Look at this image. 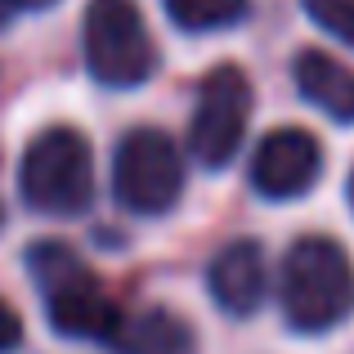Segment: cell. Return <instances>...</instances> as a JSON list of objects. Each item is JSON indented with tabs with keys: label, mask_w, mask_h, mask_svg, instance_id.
<instances>
[{
	"label": "cell",
	"mask_w": 354,
	"mask_h": 354,
	"mask_svg": "<svg viewBox=\"0 0 354 354\" xmlns=\"http://www.w3.org/2000/svg\"><path fill=\"white\" fill-rule=\"evenodd\" d=\"M27 269L36 278V292L45 296L54 332L77 341H104L113 346L121 332V305L108 296L104 278L68 247V242H32Z\"/></svg>",
	"instance_id": "obj_1"
},
{
	"label": "cell",
	"mask_w": 354,
	"mask_h": 354,
	"mask_svg": "<svg viewBox=\"0 0 354 354\" xmlns=\"http://www.w3.org/2000/svg\"><path fill=\"white\" fill-rule=\"evenodd\" d=\"M283 310L296 332H328L354 314V265L332 238H301L283 265Z\"/></svg>",
	"instance_id": "obj_2"
},
{
	"label": "cell",
	"mask_w": 354,
	"mask_h": 354,
	"mask_svg": "<svg viewBox=\"0 0 354 354\" xmlns=\"http://www.w3.org/2000/svg\"><path fill=\"white\" fill-rule=\"evenodd\" d=\"M23 202L41 216H81L95 198V153L72 126H50L27 144L18 171Z\"/></svg>",
	"instance_id": "obj_3"
},
{
	"label": "cell",
	"mask_w": 354,
	"mask_h": 354,
	"mask_svg": "<svg viewBox=\"0 0 354 354\" xmlns=\"http://www.w3.org/2000/svg\"><path fill=\"white\" fill-rule=\"evenodd\" d=\"M86 68L104 86H139L157 72V45L135 0H90L86 5Z\"/></svg>",
	"instance_id": "obj_4"
},
{
	"label": "cell",
	"mask_w": 354,
	"mask_h": 354,
	"mask_svg": "<svg viewBox=\"0 0 354 354\" xmlns=\"http://www.w3.org/2000/svg\"><path fill=\"white\" fill-rule=\"evenodd\" d=\"M113 193L135 216H166L184 193V157L162 130H130L113 157Z\"/></svg>",
	"instance_id": "obj_5"
},
{
	"label": "cell",
	"mask_w": 354,
	"mask_h": 354,
	"mask_svg": "<svg viewBox=\"0 0 354 354\" xmlns=\"http://www.w3.org/2000/svg\"><path fill=\"white\" fill-rule=\"evenodd\" d=\"M251 121V81L238 63H220L202 77L189 121V148L202 166H225Z\"/></svg>",
	"instance_id": "obj_6"
},
{
	"label": "cell",
	"mask_w": 354,
	"mask_h": 354,
	"mask_svg": "<svg viewBox=\"0 0 354 354\" xmlns=\"http://www.w3.org/2000/svg\"><path fill=\"white\" fill-rule=\"evenodd\" d=\"M323 171V148L310 130H269L260 139L256 157H251V189L269 202L301 198L305 189H314Z\"/></svg>",
	"instance_id": "obj_7"
},
{
	"label": "cell",
	"mask_w": 354,
	"mask_h": 354,
	"mask_svg": "<svg viewBox=\"0 0 354 354\" xmlns=\"http://www.w3.org/2000/svg\"><path fill=\"white\" fill-rule=\"evenodd\" d=\"M207 287H211V301L225 314H234V319L256 314L260 301H265V251H260V242H251V238L229 242L211 260Z\"/></svg>",
	"instance_id": "obj_8"
},
{
	"label": "cell",
	"mask_w": 354,
	"mask_h": 354,
	"mask_svg": "<svg viewBox=\"0 0 354 354\" xmlns=\"http://www.w3.org/2000/svg\"><path fill=\"white\" fill-rule=\"evenodd\" d=\"M296 90L305 95V104H314L332 121H354V72L341 59L323 50H301L296 54Z\"/></svg>",
	"instance_id": "obj_9"
},
{
	"label": "cell",
	"mask_w": 354,
	"mask_h": 354,
	"mask_svg": "<svg viewBox=\"0 0 354 354\" xmlns=\"http://www.w3.org/2000/svg\"><path fill=\"white\" fill-rule=\"evenodd\" d=\"M113 346L121 354H198V337L175 310L148 305V310L121 319V332Z\"/></svg>",
	"instance_id": "obj_10"
},
{
	"label": "cell",
	"mask_w": 354,
	"mask_h": 354,
	"mask_svg": "<svg viewBox=\"0 0 354 354\" xmlns=\"http://www.w3.org/2000/svg\"><path fill=\"white\" fill-rule=\"evenodd\" d=\"M166 5V18L184 32H225L247 18L251 0H162Z\"/></svg>",
	"instance_id": "obj_11"
},
{
	"label": "cell",
	"mask_w": 354,
	"mask_h": 354,
	"mask_svg": "<svg viewBox=\"0 0 354 354\" xmlns=\"http://www.w3.org/2000/svg\"><path fill=\"white\" fill-rule=\"evenodd\" d=\"M305 14L337 41L354 45V0H305Z\"/></svg>",
	"instance_id": "obj_12"
},
{
	"label": "cell",
	"mask_w": 354,
	"mask_h": 354,
	"mask_svg": "<svg viewBox=\"0 0 354 354\" xmlns=\"http://www.w3.org/2000/svg\"><path fill=\"white\" fill-rule=\"evenodd\" d=\"M18 341H23V323H18V314H14V305L0 296V354L5 350H14Z\"/></svg>",
	"instance_id": "obj_13"
},
{
	"label": "cell",
	"mask_w": 354,
	"mask_h": 354,
	"mask_svg": "<svg viewBox=\"0 0 354 354\" xmlns=\"http://www.w3.org/2000/svg\"><path fill=\"white\" fill-rule=\"evenodd\" d=\"M45 5H54V0H14V9H45Z\"/></svg>",
	"instance_id": "obj_14"
},
{
	"label": "cell",
	"mask_w": 354,
	"mask_h": 354,
	"mask_svg": "<svg viewBox=\"0 0 354 354\" xmlns=\"http://www.w3.org/2000/svg\"><path fill=\"white\" fill-rule=\"evenodd\" d=\"M9 14H14V0H0V27L9 23Z\"/></svg>",
	"instance_id": "obj_15"
},
{
	"label": "cell",
	"mask_w": 354,
	"mask_h": 354,
	"mask_svg": "<svg viewBox=\"0 0 354 354\" xmlns=\"http://www.w3.org/2000/svg\"><path fill=\"white\" fill-rule=\"evenodd\" d=\"M350 202H354V175H350Z\"/></svg>",
	"instance_id": "obj_16"
},
{
	"label": "cell",
	"mask_w": 354,
	"mask_h": 354,
	"mask_svg": "<svg viewBox=\"0 0 354 354\" xmlns=\"http://www.w3.org/2000/svg\"><path fill=\"white\" fill-rule=\"evenodd\" d=\"M0 225H5V202H0Z\"/></svg>",
	"instance_id": "obj_17"
}]
</instances>
